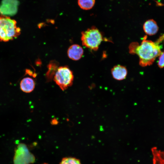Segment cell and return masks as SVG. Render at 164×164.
Here are the masks:
<instances>
[{"instance_id":"6","label":"cell","mask_w":164,"mask_h":164,"mask_svg":"<svg viewBox=\"0 0 164 164\" xmlns=\"http://www.w3.org/2000/svg\"><path fill=\"white\" fill-rule=\"evenodd\" d=\"M19 2L18 0H2L0 5V14L3 16L9 17L17 12Z\"/></svg>"},{"instance_id":"1","label":"cell","mask_w":164,"mask_h":164,"mask_svg":"<svg viewBox=\"0 0 164 164\" xmlns=\"http://www.w3.org/2000/svg\"><path fill=\"white\" fill-rule=\"evenodd\" d=\"M145 36L140 45L137 42L131 43L129 46V53L136 54L139 59V64L142 67L152 64L156 58L161 53L159 43L164 39V35L161 36L155 42L147 39Z\"/></svg>"},{"instance_id":"13","label":"cell","mask_w":164,"mask_h":164,"mask_svg":"<svg viewBox=\"0 0 164 164\" xmlns=\"http://www.w3.org/2000/svg\"><path fill=\"white\" fill-rule=\"evenodd\" d=\"M48 71L47 73L46 76L48 80L52 79L53 75H55L58 68H56V65L54 62L51 63L49 64L48 67Z\"/></svg>"},{"instance_id":"8","label":"cell","mask_w":164,"mask_h":164,"mask_svg":"<svg viewBox=\"0 0 164 164\" xmlns=\"http://www.w3.org/2000/svg\"><path fill=\"white\" fill-rule=\"evenodd\" d=\"M68 57L71 60H77L82 57L84 51L82 47L77 44H73L67 50Z\"/></svg>"},{"instance_id":"7","label":"cell","mask_w":164,"mask_h":164,"mask_svg":"<svg viewBox=\"0 0 164 164\" xmlns=\"http://www.w3.org/2000/svg\"><path fill=\"white\" fill-rule=\"evenodd\" d=\"M111 73L114 79L120 81L126 78L128 71L125 66L118 65L115 66L112 68Z\"/></svg>"},{"instance_id":"2","label":"cell","mask_w":164,"mask_h":164,"mask_svg":"<svg viewBox=\"0 0 164 164\" xmlns=\"http://www.w3.org/2000/svg\"><path fill=\"white\" fill-rule=\"evenodd\" d=\"M20 29L16 26V22L9 17H0V41L7 42L16 38Z\"/></svg>"},{"instance_id":"9","label":"cell","mask_w":164,"mask_h":164,"mask_svg":"<svg viewBox=\"0 0 164 164\" xmlns=\"http://www.w3.org/2000/svg\"><path fill=\"white\" fill-rule=\"evenodd\" d=\"M143 29L146 34L149 36L155 35L159 30L156 22L153 19L146 21L143 25Z\"/></svg>"},{"instance_id":"11","label":"cell","mask_w":164,"mask_h":164,"mask_svg":"<svg viewBox=\"0 0 164 164\" xmlns=\"http://www.w3.org/2000/svg\"><path fill=\"white\" fill-rule=\"evenodd\" d=\"M153 156V164H164V151L159 149L156 147L151 149Z\"/></svg>"},{"instance_id":"10","label":"cell","mask_w":164,"mask_h":164,"mask_svg":"<svg viewBox=\"0 0 164 164\" xmlns=\"http://www.w3.org/2000/svg\"><path fill=\"white\" fill-rule=\"evenodd\" d=\"M20 88L23 92L29 93L32 92L35 88V83L34 80L29 77L23 78L21 81Z\"/></svg>"},{"instance_id":"3","label":"cell","mask_w":164,"mask_h":164,"mask_svg":"<svg viewBox=\"0 0 164 164\" xmlns=\"http://www.w3.org/2000/svg\"><path fill=\"white\" fill-rule=\"evenodd\" d=\"M82 45L91 50H97L103 37L102 33L95 26H93L81 32Z\"/></svg>"},{"instance_id":"5","label":"cell","mask_w":164,"mask_h":164,"mask_svg":"<svg viewBox=\"0 0 164 164\" xmlns=\"http://www.w3.org/2000/svg\"><path fill=\"white\" fill-rule=\"evenodd\" d=\"M15 151L14 164H30L34 162L35 158L34 155L30 152L24 144H19Z\"/></svg>"},{"instance_id":"14","label":"cell","mask_w":164,"mask_h":164,"mask_svg":"<svg viewBox=\"0 0 164 164\" xmlns=\"http://www.w3.org/2000/svg\"><path fill=\"white\" fill-rule=\"evenodd\" d=\"M60 164H81L79 160L72 157L63 158Z\"/></svg>"},{"instance_id":"12","label":"cell","mask_w":164,"mask_h":164,"mask_svg":"<svg viewBox=\"0 0 164 164\" xmlns=\"http://www.w3.org/2000/svg\"><path fill=\"white\" fill-rule=\"evenodd\" d=\"M95 0H78V3L79 7L82 9L88 10L91 9L94 6Z\"/></svg>"},{"instance_id":"15","label":"cell","mask_w":164,"mask_h":164,"mask_svg":"<svg viewBox=\"0 0 164 164\" xmlns=\"http://www.w3.org/2000/svg\"><path fill=\"white\" fill-rule=\"evenodd\" d=\"M158 65V67L160 68L164 67V51L162 52L159 56Z\"/></svg>"},{"instance_id":"4","label":"cell","mask_w":164,"mask_h":164,"mask_svg":"<svg viewBox=\"0 0 164 164\" xmlns=\"http://www.w3.org/2000/svg\"><path fill=\"white\" fill-rule=\"evenodd\" d=\"M73 75L72 71L66 66L59 67L54 77L53 80L62 90L64 91L73 84Z\"/></svg>"},{"instance_id":"16","label":"cell","mask_w":164,"mask_h":164,"mask_svg":"<svg viewBox=\"0 0 164 164\" xmlns=\"http://www.w3.org/2000/svg\"><path fill=\"white\" fill-rule=\"evenodd\" d=\"M51 123L53 125H56L58 123V121L56 119L54 118L51 120Z\"/></svg>"}]
</instances>
